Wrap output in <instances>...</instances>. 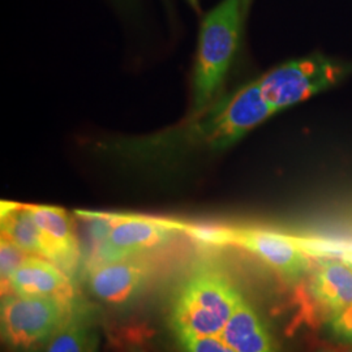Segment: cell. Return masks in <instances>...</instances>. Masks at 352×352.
<instances>
[{
    "mask_svg": "<svg viewBox=\"0 0 352 352\" xmlns=\"http://www.w3.org/2000/svg\"><path fill=\"white\" fill-rule=\"evenodd\" d=\"M276 111L256 80L219 96L179 124L148 136L110 140L98 146L115 161L133 166L174 164L205 153L227 151Z\"/></svg>",
    "mask_w": 352,
    "mask_h": 352,
    "instance_id": "6da1fadb",
    "label": "cell"
},
{
    "mask_svg": "<svg viewBox=\"0 0 352 352\" xmlns=\"http://www.w3.org/2000/svg\"><path fill=\"white\" fill-rule=\"evenodd\" d=\"M240 298L241 294L219 265L200 260L173 299L170 325L176 338L219 336Z\"/></svg>",
    "mask_w": 352,
    "mask_h": 352,
    "instance_id": "7a4b0ae2",
    "label": "cell"
},
{
    "mask_svg": "<svg viewBox=\"0 0 352 352\" xmlns=\"http://www.w3.org/2000/svg\"><path fill=\"white\" fill-rule=\"evenodd\" d=\"M243 1L222 0L202 20L192 72V107L199 113L221 94L239 47Z\"/></svg>",
    "mask_w": 352,
    "mask_h": 352,
    "instance_id": "3957f363",
    "label": "cell"
},
{
    "mask_svg": "<svg viewBox=\"0 0 352 352\" xmlns=\"http://www.w3.org/2000/svg\"><path fill=\"white\" fill-rule=\"evenodd\" d=\"M351 74V63L312 55L279 64L256 81L265 101L279 113L338 85Z\"/></svg>",
    "mask_w": 352,
    "mask_h": 352,
    "instance_id": "277c9868",
    "label": "cell"
},
{
    "mask_svg": "<svg viewBox=\"0 0 352 352\" xmlns=\"http://www.w3.org/2000/svg\"><path fill=\"white\" fill-rule=\"evenodd\" d=\"M75 309V302L7 295L0 307L1 338L13 351L38 352L50 343Z\"/></svg>",
    "mask_w": 352,
    "mask_h": 352,
    "instance_id": "5b68a950",
    "label": "cell"
},
{
    "mask_svg": "<svg viewBox=\"0 0 352 352\" xmlns=\"http://www.w3.org/2000/svg\"><path fill=\"white\" fill-rule=\"evenodd\" d=\"M106 215L110 228L97 244L91 266L148 254L168 245L183 232L182 223L136 215Z\"/></svg>",
    "mask_w": 352,
    "mask_h": 352,
    "instance_id": "8992f818",
    "label": "cell"
},
{
    "mask_svg": "<svg viewBox=\"0 0 352 352\" xmlns=\"http://www.w3.org/2000/svg\"><path fill=\"white\" fill-rule=\"evenodd\" d=\"M219 245L234 244L257 256L287 280L295 282L309 269L308 254L292 236L263 230H232L218 227Z\"/></svg>",
    "mask_w": 352,
    "mask_h": 352,
    "instance_id": "52a82bcc",
    "label": "cell"
},
{
    "mask_svg": "<svg viewBox=\"0 0 352 352\" xmlns=\"http://www.w3.org/2000/svg\"><path fill=\"white\" fill-rule=\"evenodd\" d=\"M154 270V264L146 254L94 265L89 267V287L102 302L123 305L139 296L148 286Z\"/></svg>",
    "mask_w": 352,
    "mask_h": 352,
    "instance_id": "ba28073f",
    "label": "cell"
},
{
    "mask_svg": "<svg viewBox=\"0 0 352 352\" xmlns=\"http://www.w3.org/2000/svg\"><path fill=\"white\" fill-rule=\"evenodd\" d=\"M26 206L41 231L45 258L72 277L80 263V245L68 214L58 206Z\"/></svg>",
    "mask_w": 352,
    "mask_h": 352,
    "instance_id": "9c48e42d",
    "label": "cell"
},
{
    "mask_svg": "<svg viewBox=\"0 0 352 352\" xmlns=\"http://www.w3.org/2000/svg\"><path fill=\"white\" fill-rule=\"evenodd\" d=\"M7 289L14 295L29 298H54L75 302L71 277L49 260L29 254L10 277Z\"/></svg>",
    "mask_w": 352,
    "mask_h": 352,
    "instance_id": "30bf717a",
    "label": "cell"
},
{
    "mask_svg": "<svg viewBox=\"0 0 352 352\" xmlns=\"http://www.w3.org/2000/svg\"><path fill=\"white\" fill-rule=\"evenodd\" d=\"M311 294L330 315L352 305V266L327 260L317 266L309 285Z\"/></svg>",
    "mask_w": 352,
    "mask_h": 352,
    "instance_id": "8fae6325",
    "label": "cell"
},
{
    "mask_svg": "<svg viewBox=\"0 0 352 352\" xmlns=\"http://www.w3.org/2000/svg\"><path fill=\"white\" fill-rule=\"evenodd\" d=\"M219 336L236 352H276L264 322L243 296Z\"/></svg>",
    "mask_w": 352,
    "mask_h": 352,
    "instance_id": "7c38bea8",
    "label": "cell"
},
{
    "mask_svg": "<svg viewBox=\"0 0 352 352\" xmlns=\"http://www.w3.org/2000/svg\"><path fill=\"white\" fill-rule=\"evenodd\" d=\"M1 238L10 240L28 254L45 258V247L41 231L26 205L3 202Z\"/></svg>",
    "mask_w": 352,
    "mask_h": 352,
    "instance_id": "4fadbf2b",
    "label": "cell"
},
{
    "mask_svg": "<svg viewBox=\"0 0 352 352\" xmlns=\"http://www.w3.org/2000/svg\"><path fill=\"white\" fill-rule=\"evenodd\" d=\"M90 337L87 318L75 309L46 346L45 352H85Z\"/></svg>",
    "mask_w": 352,
    "mask_h": 352,
    "instance_id": "5bb4252c",
    "label": "cell"
},
{
    "mask_svg": "<svg viewBox=\"0 0 352 352\" xmlns=\"http://www.w3.org/2000/svg\"><path fill=\"white\" fill-rule=\"evenodd\" d=\"M29 254L26 252L16 247L10 240L1 238L0 243V274H1V286L6 283V289L8 285L10 277L13 272L23 264Z\"/></svg>",
    "mask_w": 352,
    "mask_h": 352,
    "instance_id": "9a60e30c",
    "label": "cell"
},
{
    "mask_svg": "<svg viewBox=\"0 0 352 352\" xmlns=\"http://www.w3.org/2000/svg\"><path fill=\"white\" fill-rule=\"evenodd\" d=\"M177 340L184 352H236L221 336L180 337Z\"/></svg>",
    "mask_w": 352,
    "mask_h": 352,
    "instance_id": "2e32d148",
    "label": "cell"
},
{
    "mask_svg": "<svg viewBox=\"0 0 352 352\" xmlns=\"http://www.w3.org/2000/svg\"><path fill=\"white\" fill-rule=\"evenodd\" d=\"M327 329L334 338L343 343H352V305L330 315Z\"/></svg>",
    "mask_w": 352,
    "mask_h": 352,
    "instance_id": "e0dca14e",
    "label": "cell"
},
{
    "mask_svg": "<svg viewBox=\"0 0 352 352\" xmlns=\"http://www.w3.org/2000/svg\"><path fill=\"white\" fill-rule=\"evenodd\" d=\"M85 352H100V337L97 333H91V337H90Z\"/></svg>",
    "mask_w": 352,
    "mask_h": 352,
    "instance_id": "ac0fdd59",
    "label": "cell"
},
{
    "mask_svg": "<svg viewBox=\"0 0 352 352\" xmlns=\"http://www.w3.org/2000/svg\"><path fill=\"white\" fill-rule=\"evenodd\" d=\"M189 6L196 11L197 13L201 12V8H200V1L199 0H187Z\"/></svg>",
    "mask_w": 352,
    "mask_h": 352,
    "instance_id": "d6986e66",
    "label": "cell"
},
{
    "mask_svg": "<svg viewBox=\"0 0 352 352\" xmlns=\"http://www.w3.org/2000/svg\"><path fill=\"white\" fill-rule=\"evenodd\" d=\"M318 352H331V351H318Z\"/></svg>",
    "mask_w": 352,
    "mask_h": 352,
    "instance_id": "ffe728a7",
    "label": "cell"
},
{
    "mask_svg": "<svg viewBox=\"0 0 352 352\" xmlns=\"http://www.w3.org/2000/svg\"><path fill=\"white\" fill-rule=\"evenodd\" d=\"M352 352V351H351Z\"/></svg>",
    "mask_w": 352,
    "mask_h": 352,
    "instance_id": "44dd1931",
    "label": "cell"
}]
</instances>
